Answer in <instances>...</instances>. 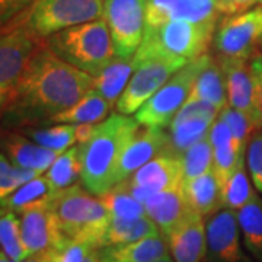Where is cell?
<instances>
[{
	"mask_svg": "<svg viewBox=\"0 0 262 262\" xmlns=\"http://www.w3.org/2000/svg\"><path fill=\"white\" fill-rule=\"evenodd\" d=\"M95 89V77L69 64L44 44L19 84L9 113L25 118H47L63 113Z\"/></svg>",
	"mask_w": 262,
	"mask_h": 262,
	"instance_id": "6da1fadb",
	"label": "cell"
},
{
	"mask_svg": "<svg viewBox=\"0 0 262 262\" xmlns=\"http://www.w3.org/2000/svg\"><path fill=\"white\" fill-rule=\"evenodd\" d=\"M219 117L222 120H225L226 124L229 125V128L232 131L234 146L246 151L249 139H251L253 131L256 130L253 122L244 113L234 110V108L229 106V105L220 111Z\"/></svg>",
	"mask_w": 262,
	"mask_h": 262,
	"instance_id": "74e56055",
	"label": "cell"
},
{
	"mask_svg": "<svg viewBox=\"0 0 262 262\" xmlns=\"http://www.w3.org/2000/svg\"><path fill=\"white\" fill-rule=\"evenodd\" d=\"M134 187H140L150 194L181 188L184 184L181 158L162 153L143 165L128 178Z\"/></svg>",
	"mask_w": 262,
	"mask_h": 262,
	"instance_id": "e0dca14e",
	"label": "cell"
},
{
	"mask_svg": "<svg viewBox=\"0 0 262 262\" xmlns=\"http://www.w3.org/2000/svg\"><path fill=\"white\" fill-rule=\"evenodd\" d=\"M20 233L28 255L63 249L70 242L57 223L50 206L38 207L20 214Z\"/></svg>",
	"mask_w": 262,
	"mask_h": 262,
	"instance_id": "9a60e30c",
	"label": "cell"
},
{
	"mask_svg": "<svg viewBox=\"0 0 262 262\" xmlns=\"http://www.w3.org/2000/svg\"><path fill=\"white\" fill-rule=\"evenodd\" d=\"M31 140L38 143L46 149L54 150L58 153H64L66 150L76 144V125L75 124H57L48 128H35L25 130L24 133Z\"/></svg>",
	"mask_w": 262,
	"mask_h": 262,
	"instance_id": "836d02e7",
	"label": "cell"
},
{
	"mask_svg": "<svg viewBox=\"0 0 262 262\" xmlns=\"http://www.w3.org/2000/svg\"><path fill=\"white\" fill-rule=\"evenodd\" d=\"M181 163H182L184 184H188L198 177L213 170L214 155H213V146L208 140V137L198 141L192 147H189L181 156Z\"/></svg>",
	"mask_w": 262,
	"mask_h": 262,
	"instance_id": "d6a6232c",
	"label": "cell"
},
{
	"mask_svg": "<svg viewBox=\"0 0 262 262\" xmlns=\"http://www.w3.org/2000/svg\"><path fill=\"white\" fill-rule=\"evenodd\" d=\"M140 128L136 118L113 114L96 125L94 137L80 147L82 187L95 196L105 195L115 185V172L125 144Z\"/></svg>",
	"mask_w": 262,
	"mask_h": 262,
	"instance_id": "7a4b0ae2",
	"label": "cell"
},
{
	"mask_svg": "<svg viewBox=\"0 0 262 262\" xmlns=\"http://www.w3.org/2000/svg\"><path fill=\"white\" fill-rule=\"evenodd\" d=\"M213 155H214L213 170L220 184V188H223L227 184V181L232 178L236 169L246 162V151L236 147L234 143H230L213 149Z\"/></svg>",
	"mask_w": 262,
	"mask_h": 262,
	"instance_id": "d590c367",
	"label": "cell"
},
{
	"mask_svg": "<svg viewBox=\"0 0 262 262\" xmlns=\"http://www.w3.org/2000/svg\"><path fill=\"white\" fill-rule=\"evenodd\" d=\"M0 245L2 252L12 262H24L29 256L22 241L20 219L6 208H2L0 215Z\"/></svg>",
	"mask_w": 262,
	"mask_h": 262,
	"instance_id": "1f68e13d",
	"label": "cell"
},
{
	"mask_svg": "<svg viewBox=\"0 0 262 262\" xmlns=\"http://www.w3.org/2000/svg\"><path fill=\"white\" fill-rule=\"evenodd\" d=\"M169 245L163 234L150 236L124 245L98 249L101 262H158L168 255Z\"/></svg>",
	"mask_w": 262,
	"mask_h": 262,
	"instance_id": "ffe728a7",
	"label": "cell"
},
{
	"mask_svg": "<svg viewBox=\"0 0 262 262\" xmlns=\"http://www.w3.org/2000/svg\"><path fill=\"white\" fill-rule=\"evenodd\" d=\"M58 252H60V251L53 249V251H46V252L32 253V255H29L28 258L24 262H57Z\"/></svg>",
	"mask_w": 262,
	"mask_h": 262,
	"instance_id": "bcb514c9",
	"label": "cell"
},
{
	"mask_svg": "<svg viewBox=\"0 0 262 262\" xmlns=\"http://www.w3.org/2000/svg\"><path fill=\"white\" fill-rule=\"evenodd\" d=\"M38 0H0V20L2 25L9 22L10 19L18 16L31 6H34Z\"/></svg>",
	"mask_w": 262,
	"mask_h": 262,
	"instance_id": "60d3db41",
	"label": "cell"
},
{
	"mask_svg": "<svg viewBox=\"0 0 262 262\" xmlns=\"http://www.w3.org/2000/svg\"><path fill=\"white\" fill-rule=\"evenodd\" d=\"M106 207L108 213L114 219H140L147 215L144 204L140 203L131 192L128 181H122L114 185L105 195L99 196Z\"/></svg>",
	"mask_w": 262,
	"mask_h": 262,
	"instance_id": "4dcf8cb0",
	"label": "cell"
},
{
	"mask_svg": "<svg viewBox=\"0 0 262 262\" xmlns=\"http://www.w3.org/2000/svg\"><path fill=\"white\" fill-rule=\"evenodd\" d=\"M253 69V75L258 84V98H259V113H261V125H262V54H256L251 60Z\"/></svg>",
	"mask_w": 262,
	"mask_h": 262,
	"instance_id": "f6af8a7d",
	"label": "cell"
},
{
	"mask_svg": "<svg viewBox=\"0 0 262 262\" xmlns=\"http://www.w3.org/2000/svg\"><path fill=\"white\" fill-rule=\"evenodd\" d=\"M46 177L50 181L51 187L56 192L64 191L73 187L82 178V155L80 147H70L61 153L51 168L46 172Z\"/></svg>",
	"mask_w": 262,
	"mask_h": 262,
	"instance_id": "f546056e",
	"label": "cell"
},
{
	"mask_svg": "<svg viewBox=\"0 0 262 262\" xmlns=\"http://www.w3.org/2000/svg\"><path fill=\"white\" fill-rule=\"evenodd\" d=\"M41 38L29 25V9L2 25L0 39V103L2 113L13 106L19 84L28 72L34 57L44 47Z\"/></svg>",
	"mask_w": 262,
	"mask_h": 262,
	"instance_id": "3957f363",
	"label": "cell"
},
{
	"mask_svg": "<svg viewBox=\"0 0 262 262\" xmlns=\"http://www.w3.org/2000/svg\"><path fill=\"white\" fill-rule=\"evenodd\" d=\"M246 166L251 181L262 195V128L255 130L246 149Z\"/></svg>",
	"mask_w": 262,
	"mask_h": 262,
	"instance_id": "f35d334b",
	"label": "cell"
},
{
	"mask_svg": "<svg viewBox=\"0 0 262 262\" xmlns=\"http://www.w3.org/2000/svg\"><path fill=\"white\" fill-rule=\"evenodd\" d=\"M160 9L165 24L169 20L219 24L222 15L215 0H160Z\"/></svg>",
	"mask_w": 262,
	"mask_h": 262,
	"instance_id": "cb8c5ba5",
	"label": "cell"
},
{
	"mask_svg": "<svg viewBox=\"0 0 262 262\" xmlns=\"http://www.w3.org/2000/svg\"><path fill=\"white\" fill-rule=\"evenodd\" d=\"M207 258L210 262H251L241 245V227L234 210L223 208L208 215Z\"/></svg>",
	"mask_w": 262,
	"mask_h": 262,
	"instance_id": "4fadbf2b",
	"label": "cell"
},
{
	"mask_svg": "<svg viewBox=\"0 0 262 262\" xmlns=\"http://www.w3.org/2000/svg\"><path fill=\"white\" fill-rule=\"evenodd\" d=\"M39 173L32 169H25L16 166L10 162L3 153L0 156V198H6L18 188L25 185L27 182L37 178Z\"/></svg>",
	"mask_w": 262,
	"mask_h": 262,
	"instance_id": "8d00e7d4",
	"label": "cell"
},
{
	"mask_svg": "<svg viewBox=\"0 0 262 262\" xmlns=\"http://www.w3.org/2000/svg\"><path fill=\"white\" fill-rule=\"evenodd\" d=\"M158 234H162L160 229L149 215H144L140 219H131V220L111 217L106 232L103 234L102 248L113 245L131 244Z\"/></svg>",
	"mask_w": 262,
	"mask_h": 262,
	"instance_id": "484cf974",
	"label": "cell"
},
{
	"mask_svg": "<svg viewBox=\"0 0 262 262\" xmlns=\"http://www.w3.org/2000/svg\"><path fill=\"white\" fill-rule=\"evenodd\" d=\"M47 42L60 58L94 77L115 57L111 32L103 18L63 29L48 37Z\"/></svg>",
	"mask_w": 262,
	"mask_h": 262,
	"instance_id": "5b68a950",
	"label": "cell"
},
{
	"mask_svg": "<svg viewBox=\"0 0 262 262\" xmlns=\"http://www.w3.org/2000/svg\"><path fill=\"white\" fill-rule=\"evenodd\" d=\"M261 48H262V41H261Z\"/></svg>",
	"mask_w": 262,
	"mask_h": 262,
	"instance_id": "f5cc1de1",
	"label": "cell"
},
{
	"mask_svg": "<svg viewBox=\"0 0 262 262\" xmlns=\"http://www.w3.org/2000/svg\"><path fill=\"white\" fill-rule=\"evenodd\" d=\"M248 166L244 162L239 168L236 169L232 178L227 181L225 187L222 188V206L230 210H241L245 204L249 203L255 191H253L251 181L248 177Z\"/></svg>",
	"mask_w": 262,
	"mask_h": 262,
	"instance_id": "e575fe53",
	"label": "cell"
},
{
	"mask_svg": "<svg viewBox=\"0 0 262 262\" xmlns=\"http://www.w3.org/2000/svg\"><path fill=\"white\" fill-rule=\"evenodd\" d=\"M189 61L173 57H151L134 63V73L117 102L118 114L131 115L137 113Z\"/></svg>",
	"mask_w": 262,
	"mask_h": 262,
	"instance_id": "30bf717a",
	"label": "cell"
},
{
	"mask_svg": "<svg viewBox=\"0 0 262 262\" xmlns=\"http://www.w3.org/2000/svg\"><path fill=\"white\" fill-rule=\"evenodd\" d=\"M188 101L189 102L200 101V102L211 103L220 111L229 105L225 73L222 70L219 60H214L213 56H210L206 67L201 70V73L196 77Z\"/></svg>",
	"mask_w": 262,
	"mask_h": 262,
	"instance_id": "44dd1931",
	"label": "cell"
},
{
	"mask_svg": "<svg viewBox=\"0 0 262 262\" xmlns=\"http://www.w3.org/2000/svg\"><path fill=\"white\" fill-rule=\"evenodd\" d=\"M2 150L8 159L20 168L32 169L39 173L47 172L61 155L46 149L29 137L18 133H5L2 137Z\"/></svg>",
	"mask_w": 262,
	"mask_h": 262,
	"instance_id": "ac0fdd59",
	"label": "cell"
},
{
	"mask_svg": "<svg viewBox=\"0 0 262 262\" xmlns=\"http://www.w3.org/2000/svg\"><path fill=\"white\" fill-rule=\"evenodd\" d=\"M105 0H38L29 8V25L41 38L102 18Z\"/></svg>",
	"mask_w": 262,
	"mask_h": 262,
	"instance_id": "ba28073f",
	"label": "cell"
},
{
	"mask_svg": "<svg viewBox=\"0 0 262 262\" xmlns=\"http://www.w3.org/2000/svg\"><path fill=\"white\" fill-rule=\"evenodd\" d=\"M158 262H175V261H173V258H172V256L166 255V256H163V258H162V259H159Z\"/></svg>",
	"mask_w": 262,
	"mask_h": 262,
	"instance_id": "c3c4849f",
	"label": "cell"
},
{
	"mask_svg": "<svg viewBox=\"0 0 262 262\" xmlns=\"http://www.w3.org/2000/svg\"><path fill=\"white\" fill-rule=\"evenodd\" d=\"M258 3H259V5H261V6H262V0H258Z\"/></svg>",
	"mask_w": 262,
	"mask_h": 262,
	"instance_id": "f907efd6",
	"label": "cell"
},
{
	"mask_svg": "<svg viewBox=\"0 0 262 262\" xmlns=\"http://www.w3.org/2000/svg\"><path fill=\"white\" fill-rule=\"evenodd\" d=\"M50 208L67 239L86 242L98 249L102 248L103 234L111 215L99 196L92 195L76 184L60 191L51 201Z\"/></svg>",
	"mask_w": 262,
	"mask_h": 262,
	"instance_id": "277c9868",
	"label": "cell"
},
{
	"mask_svg": "<svg viewBox=\"0 0 262 262\" xmlns=\"http://www.w3.org/2000/svg\"><path fill=\"white\" fill-rule=\"evenodd\" d=\"M92 249H95V246L86 242L70 241L63 249H60L57 262H84L86 256Z\"/></svg>",
	"mask_w": 262,
	"mask_h": 262,
	"instance_id": "ab89813d",
	"label": "cell"
},
{
	"mask_svg": "<svg viewBox=\"0 0 262 262\" xmlns=\"http://www.w3.org/2000/svg\"><path fill=\"white\" fill-rule=\"evenodd\" d=\"M84 262H101L99 261V253H98V249H96V248L89 252V255L86 256Z\"/></svg>",
	"mask_w": 262,
	"mask_h": 262,
	"instance_id": "7dc6e473",
	"label": "cell"
},
{
	"mask_svg": "<svg viewBox=\"0 0 262 262\" xmlns=\"http://www.w3.org/2000/svg\"><path fill=\"white\" fill-rule=\"evenodd\" d=\"M184 195L188 206L196 214L208 217L222 208V188L215 178L214 170H210L194 181L184 184Z\"/></svg>",
	"mask_w": 262,
	"mask_h": 262,
	"instance_id": "7402d4cb",
	"label": "cell"
},
{
	"mask_svg": "<svg viewBox=\"0 0 262 262\" xmlns=\"http://www.w3.org/2000/svg\"><path fill=\"white\" fill-rule=\"evenodd\" d=\"M208 140L211 143L213 149L233 143L232 131L229 128V125L226 124L225 120H222L220 117H217V120L211 124L210 131H208Z\"/></svg>",
	"mask_w": 262,
	"mask_h": 262,
	"instance_id": "b9f144b4",
	"label": "cell"
},
{
	"mask_svg": "<svg viewBox=\"0 0 262 262\" xmlns=\"http://www.w3.org/2000/svg\"><path fill=\"white\" fill-rule=\"evenodd\" d=\"M57 194L58 192H56L54 188L51 187L47 177L39 175L18 188L6 198H2V208L10 210L16 214H22L24 211L32 208L50 206Z\"/></svg>",
	"mask_w": 262,
	"mask_h": 262,
	"instance_id": "603a6c76",
	"label": "cell"
},
{
	"mask_svg": "<svg viewBox=\"0 0 262 262\" xmlns=\"http://www.w3.org/2000/svg\"><path fill=\"white\" fill-rule=\"evenodd\" d=\"M136 64L133 58L114 57L99 75L95 77V91L99 92L108 102H118L134 73Z\"/></svg>",
	"mask_w": 262,
	"mask_h": 262,
	"instance_id": "d4e9b609",
	"label": "cell"
},
{
	"mask_svg": "<svg viewBox=\"0 0 262 262\" xmlns=\"http://www.w3.org/2000/svg\"><path fill=\"white\" fill-rule=\"evenodd\" d=\"M219 63L225 73L229 106L244 113L256 130L262 128L258 84L253 75L251 60L219 56Z\"/></svg>",
	"mask_w": 262,
	"mask_h": 262,
	"instance_id": "7c38bea8",
	"label": "cell"
},
{
	"mask_svg": "<svg viewBox=\"0 0 262 262\" xmlns=\"http://www.w3.org/2000/svg\"><path fill=\"white\" fill-rule=\"evenodd\" d=\"M210 54L189 61L169 79L156 94L136 113V120L143 127L169 128L179 110L188 101L196 77L206 67Z\"/></svg>",
	"mask_w": 262,
	"mask_h": 262,
	"instance_id": "52a82bcc",
	"label": "cell"
},
{
	"mask_svg": "<svg viewBox=\"0 0 262 262\" xmlns=\"http://www.w3.org/2000/svg\"><path fill=\"white\" fill-rule=\"evenodd\" d=\"M213 121L206 118H191L185 121L172 122L169 125V144L166 153L181 158L189 147L208 137Z\"/></svg>",
	"mask_w": 262,
	"mask_h": 262,
	"instance_id": "f1b7e54d",
	"label": "cell"
},
{
	"mask_svg": "<svg viewBox=\"0 0 262 262\" xmlns=\"http://www.w3.org/2000/svg\"><path fill=\"white\" fill-rule=\"evenodd\" d=\"M241 233L248 252L258 262H262V200L253 194L248 204L236 211Z\"/></svg>",
	"mask_w": 262,
	"mask_h": 262,
	"instance_id": "83f0119b",
	"label": "cell"
},
{
	"mask_svg": "<svg viewBox=\"0 0 262 262\" xmlns=\"http://www.w3.org/2000/svg\"><path fill=\"white\" fill-rule=\"evenodd\" d=\"M98 124H76V146H83L94 137Z\"/></svg>",
	"mask_w": 262,
	"mask_h": 262,
	"instance_id": "ee69618b",
	"label": "cell"
},
{
	"mask_svg": "<svg viewBox=\"0 0 262 262\" xmlns=\"http://www.w3.org/2000/svg\"><path fill=\"white\" fill-rule=\"evenodd\" d=\"M256 3L258 0H219L217 8L222 15H234L249 10Z\"/></svg>",
	"mask_w": 262,
	"mask_h": 262,
	"instance_id": "7bdbcfd3",
	"label": "cell"
},
{
	"mask_svg": "<svg viewBox=\"0 0 262 262\" xmlns=\"http://www.w3.org/2000/svg\"><path fill=\"white\" fill-rule=\"evenodd\" d=\"M168 144L169 133L165 128L140 125L122 150L115 172V185L130 178L134 172L156 156L166 153Z\"/></svg>",
	"mask_w": 262,
	"mask_h": 262,
	"instance_id": "5bb4252c",
	"label": "cell"
},
{
	"mask_svg": "<svg viewBox=\"0 0 262 262\" xmlns=\"http://www.w3.org/2000/svg\"><path fill=\"white\" fill-rule=\"evenodd\" d=\"M0 262H12V261H10L9 258H8V256H6L5 253L2 252V253H0Z\"/></svg>",
	"mask_w": 262,
	"mask_h": 262,
	"instance_id": "681fc988",
	"label": "cell"
},
{
	"mask_svg": "<svg viewBox=\"0 0 262 262\" xmlns=\"http://www.w3.org/2000/svg\"><path fill=\"white\" fill-rule=\"evenodd\" d=\"M102 18L111 32L115 56L133 58L146 32V0H105Z\"/></svg>",
	"mask_w": 262,
	"mask_h": 262,
	"instance_id": "8fae6325",
	"label": "cell"
},
{
	"mask_svg": "<svg viewBox=\"0 0 262 262\" xmlns=\"http://www.w3.org/2000/svg\"><path fill=\"white\" fill-rule=\"evenodd\" d=\"M111 103L102 95L92 91L72 108L51 117L48 122L57 124H99L108 115L111 110Z\"/></svg>",
	"mask_w": 262,
	"mask_h": 262,
	"instance_id": "4316f807",
	"label": "cell"
},
{
	"mask_svg": "<svg viewBox=\"0 0 262 262\" xmlns=\"http://www.w3.org/2000/svg\"><path fill=\"white\" fill-rule=\"evenodd\" d=\"M262 41V6L242 13L226 15L217 24L213 47L219 56L252 60L259 54Z\"/></svg>",
	"mask_w": 262,
	"mask_h": 262,
	"instance_id": "9c48e42d",
	"label": "cell"
},
{
	"mask_svg": "<svg viewBox=\"0 0 262 262\" xmlns=\"http://www.w3.org/2000/svg\"><path fill=\"white\" fill-rule=\"evenodd\" d=\"M217 24H195L188 20H169L159 27H146L134 63L151 57H173L192 61L204 56L213 42Z\"/></svg>",
	"mask_w": 262,
	"mask_h": 262,
	"instance_id": "8992f818",
	"label": "cell"
},
{
	"mask_svg": "<svg viewBox=\"0 0 262 262\" xmlns=\"http://www.w3.org/2000/svg\"><path fill=\"white\" fill-rule=\"evenodd\" d=\"M215 3H219V0H215Z\"/></svg>",
	"mask_w": 262,
	"mask_h": 262,
	"instance_id": "816d5d0a",
	"label": "cell"
},
{
	"mask_svg": "<svg viewBox=\"0 0 262 262\" xmlns=\"http://www.w3.org/2000/svg\"><path fill=\"white\" fill-rule=\"evenodd\" d=\"M144 208L165 237L192 213L182 187L151 194L146 200Z\"/></svg>",
	"mask_w": 262,
	"mask_h": 262,
	"instance_id": "d6986e66",
	"label": "cell"
},
{
	"mask_svg": "<svg viewBox=\"0 0 262 262\" xmlns=\"http://www.w3.org/2000/svg\"><path fill=\"white\" fill-rule=\"evenodd\" d=\"M169 252L175 262H203L207 256L204 217L192 211L166 236Z\"/></svg>",
	"mask_w": 262,
	"mask_h": 262,
	"instance_id": "2e32d148",
	"label": "cell"
}]
</instances>
